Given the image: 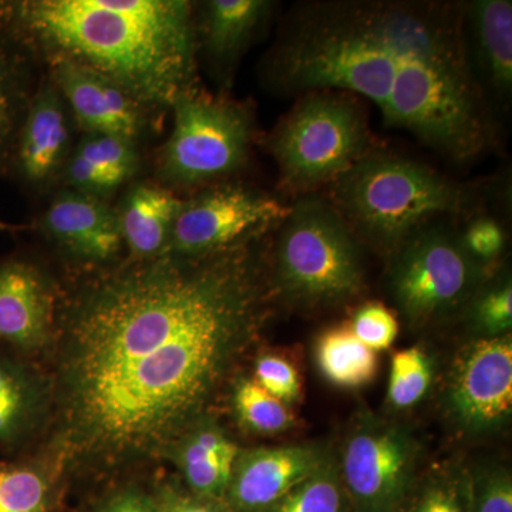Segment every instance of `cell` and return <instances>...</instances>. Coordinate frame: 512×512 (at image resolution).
Returning <instances> with one entry per match:
<instances>
[{
    "label": "cell",
    "mask_w": 512,
    "mask_h": 512,
    "mask_svg": "<svg viewBox=\"0 0 512 512\" xmlns=\"http://www.w3.org/2000/svg\"><path fill=\"white\" fill-rule=\"evenodd\" d=\"M249 244L131 259L76 293L56 369L67 456L100 468L163 456L211 416L266 318Z\"/></svg>",
    "instance_id": "cell-1"
},
{
    "label": "cell",
    "mask_w": 512,
    "mask_h": 512,
    "mask_svg": "<svg viewBox=\"0 0 512 512\" xmlns=\"http://www.w3.org/2000/svg\"><path fill=\"white\" fill-rule=\"evenodd\" d=\"M460 6L332 2L303 6L266 62L285 94H356L390 116L412 93L421 63L456 26Z\"/></svg>",
    "instance_id": "cell-2"
},
{
    "label": "cell",
    "mask_w": 512,
    "mask_h": 512,
    "mask_svg": "<svg viewBox=\"0 0 512 512\" xmlns=\"http://www.w3.org/2000/svg\"><path fill=\"white\" fill-rule=\"evenodd\" d=\"M5 10L52 62L87 67L137 103L170 106L194 89L197 39L184 0H25Z\"/></svg>",
    "instance_id": "cell-3"
},
{
    "label": "cell",
    "mask_w": 512,
    "mask_h": 512,
    "mask_svg": "<svg viewBox=\"0 0 512 512\" xmlns=\"http://www.w3.org/2000/svg\"><path fill=\"white\" fill-rule=\"evenodd\" d=\"M332 197L356 237L389 255L417 229L467 204L460 185L427 165L376 151L333 181Z\"/></svg>",
    "instance_id": "cell-4"
},
{
    "label": "cell",
    "mask_w": 512,
    "mask_h": 512,
    "mask_svg": "<svg viewBox=\"0 0 512 512\" xmlns=\"http://www.w3.org/2000/svg\"><path fill=\"white\" fill-rule=\"evenodd\" d=\"M272 282L299 308H330L362 295L359 238L332 202L305 194L289 207L275 245Z\"/></svg>",
    "instance_id": "cell-5"
},
{
    "label": "cell",
    "mask_w": 512,
    "mask_h": 512,
    "mask_svg": "<svg viewBox=\"0 0 512 512\" xmlns=\"http://www.w3.org/2000/svg\"><path fill=\"white\" fill-rule=\"evenodd\" d=\"M272 134L271 147L286 190L309 194L332 184L370 151L365 116L348 94H302Z\"/></svg>",
    "instance_id": "cell-6"
},
{
    "label": "cell",
    "mask_w": 512,
    "mask_h": 512,
    "mask_svg": "<svg viewBox=\"0 0 512 512\" xmlns=\"http://www.w3.org/2000/svg\"><path fill=\"white\" fill-rule=\"evenodd\" d=\"M485 269L461 235L427 224L390 255L387 289L403 319L423 329L464 308L484 284Z\"/></svg>",
    "instance_id": "cell-7"
},
{
    "label": "cell",
    "mask_w": 512,
    "mask_h": 512,
    "mask_svg": "<svg viewBox=\"0 0 512 512\" xmlns=\"http://www.w3.org/2000/svg\"><path fill=\"white\" fill-rule=\"evenodd\" d=\"M174 127L161 151L165 183L188 187L235 173L247 161L254 124L241 104L191 89L175 97Z\"/></svg>",
    "instance_id": "cell-8"
},
{
    "label": "cell",
    "mask_w": 512,
    "mask_h": 512,
    "mask_svg": "<svg viewBox=\"0 0 512 512\" xmlns=\"http://www.w3.org/2000/svg\"><path fill=\"white\" fill-rule=\"evenodd\" d=\"M423 446L400 421L363 409L355 414L338 456L353 512H399L420 473Z\"/></svg>",
    "instance_id": "cell-9"
},
{
    "label": "cell",
    "mask_w": 512,
    "mask_h": 512,
    "mask_svg": "<svg viewBox=\"0 0 512 512\" xmlns=\"http://www.w3.org/2000/svg\"><path fill=\"white\" fill-rule=\"evenodd\" d=\"M444 416L463 439L494 436L512 417V339L473 338L448 366L441 392Z\"/></svg>",
    "instance_id": "cell-10"
},
{
    "label": "cell",
    "mask_w": 512,
    "mask_h": 512,
    "mask_svg": "<svg viewBox=\"0 0 512 512\" xmlns=\"http://www.w3.org/2000/svg\"><path fill=\"white\" fill-rule=\"evenodd\" d=\"M288 212L289 207L264 192L220 185L183 201L167 252L200 256L249 244L272 225L281 224Z\"/></svg>",
    "instance_id": "cell-11"
},
{
    "label": "cell",
    "mask_w": 512,
    "mask_h": 512,
    "mask_svg": "<svg viewBox=\"0 0 512 512\" xmlns=\"http://www.w3.org/2000/svg\"><path fill=\"white\" fill-rule=\"evenodd\" d=\"M332 453L323 443L241 448L224 503L234 512H262L312 476Z\"/></svg>",
    "instance_id": "cell-12"
},
{
    "label": "cell",
    "mask_w": 512,
    "mask_h": 512,
    "mask_svg": "<svg viewBox=\"0 0 512 512\" xmlns=\"http://www.w3.org/2000/svg\"><path fill=\"white\" fill-rule=\"evenodd\" d=\"M52 82L87 134L134 141L144 126L141 104L107 77L66 60H53Z\"/></svg>",
    "instance_id": "cell-13"
},
{
    "label": "cell",
    "mask_w": 512,
    "mask_h": 512,
    "mask_svg": "<svg viewBox=\"0 0 512 512\" xmlns=\"http://www.w3.org/2000/svg\"><path fill=\"white\" fill-rule=\"evenodd\" d=\"M43 228L64 251L94 264L110 262L123 247L117 212L99 197L79 191L57 195L43 217Z\"/></svg>",
    "instance_id": "cell-14"
},
{
    "label": "cell",
    "mask_w": 512,
    "mask_h": 512,
    "mask_svg": "<svg viewBox=\"0 0 512 512\" xmlns=\"http://www.w3.org/2000/svg\"><path fill=\"white\" fill-rule=\"evenodd\" d=\"M66 101L50 80L30 100L16 140V164L26 183L45 185L69 160Z\"/></svg>",
    "instance_id": "cell-15"
},
{
    "label": "cell",
    "mask_w": 512,
    "mask_h": 512,
    "mask_svg": "<svg viewBox=\"0 0 512 512\" xmlns=\"http://www.w3.org/2000/svg\"><path fill=\"white\" fill-rule=\"evenodd\" d=\"M52 326L45 278L26 262L0 264V339L23 350L42 348Z\"/></svg>",
    "instance_id": "cell-16"
},
{
    "label": "cell",
    "mask_w": 512,
    "mask_h": 512,
    "mask_svg": "<svg viewBox=\"0 0 512 512\" xmlns=\"http://www.w3.org/2000/svg\"><path fill=\"white\" fill-rule=\"evenodd\" d=\"M239 450L227 431L208 416L178 441L171 454L183 473L185 488L200 497L224 501Z\"/></svg>",
    "instance_id": "cell-17"
},
{
    "label": "cell",
    "mask_w": 512,
    "mask_h": 512,
    "mask_svg": "<svg viewBox=\"0 0 512 512\" xmlns=\"http://www.w3.org/2000/svg\"><path fill=\"white\" fill-rule=\"evenodd\" d=\"M181 205L183 201L173 192L156 185L138 184L128 192L117 218L131 259L156 258L167 252Z\"/></svg>",
    "instance_id": "cell-18"
},
{
    "label": "cell",
    "mask_w": 512,
    "mask_h": 512,
    "mask_svg": "<svg viewBox=\"0 0 512 512\" xmlns=\"http://www.w3.org/2000/svg\"><path fill=\"white\" fill-rule=\"evenodd\" d=\"M463 10L481 73L495 92L507 96L512 87V3L477 0Z\"/></svg>",
    "instance_id": "cell-19"
},
{
    "label": "cell",
    "mask_w": 512,
    "mask_h": 512,
    "mask_svg": "<svg viewBox=\"0 0 512 512\" xmlns=\"http://www.w3.org/2000/svg\"><path fill=\"white\" fill-rule=\"evenodd\" d=\"M266 0H211L202 19V45L218 62H231L254 39L271 16Z\"/></svg>",
    "instance_id": "cell-20"
},
{
    "label": "cell",
    "mask_w": 512,
    "mask_h": 512,
    "mask_svg": "<svg viewBox=\"0 0 512 512\" xmlns=\"http://www.w3.org/2000/svg\"><path fill=\"white\" fill-rule=\"evenodd\" d=\"M313 359L326 382L345 390L372 383L379 369L376 352L356 338L349 322L329 326L316 336Z\"/></svg>",
    "instance_id": "cell-21"
},
{
    "label": "cell",
    "mask_w": 512,
    "mask_h": 512,
    "mask_svg": "<svg viewBox=\"0 0 512 512\" xmlns=\"http://www.w3.org/2000/svg\"><path fill=\"white\" fill-rule=\"evenodd\" d=\"M399 512H473L468 464L448 460L420 471Z\"/></svg>",
    "instance_id": "cell-22"
},
{
    "label": "cell",
    "mask_w": 512,
    "mask_h": 512,
    "mask_svg": "<svg viewBox=\"0 0 512 512\" xmlns=\"http://www.w3.org/2000/svg\"><path fill=\"white\" fill-rule=\"evenodd\" d=\"M231 406L244 429L262 436L286 433L298 423L292 406L266 392L252 377L235 380Z\"/></svg>",
    "instance_id": "cell-23"
},
{
    "label": "cell",
    "mask_w": 512,
    "mask_h": 512,
    "mask_svg": "<svg viewBox=\"0 0 512 512\" xmlns=\"http://www.w3.org/2000/svg\"><path fill=\"white\" fill-rule=\"evenodd\" d=\"M262 512H353L340 478L335 451L312 476Z\"/></svg>",
    "instance_id": "cell-24"
},
{
    "label": "cell",
    "mask_w": 512,
    "mask_h": 512,
    "mask_svg": "<svg viewBox=\"0 0 512 512\" xmlns=\"http://www.w3.org/2000/svg\"><path fill=\"white\" fill-rule=\"evenodd\" d=\"M434 382V363L420 346L397 350L390 360L386 402L393 412L413 409L429 394Z\"/></svg>",
    "instance_id": "cell-25"
},
{
    "label": "cell",
    "mask_w": 512,
    "mask_h": 512,
    "mask_svg": "<svg viewBox=\"0 0 512 512\" xmlns=\"http://www.w3.org/2000/svg\"><path fill=\"white\" fill-rule=\"evenodd\" d=\"M29 103L22 62L0 39V164L18 140Z\"/></svg>",
    "instance_id": "cell-26"
},
{
    "label": "cell",
    "mask_w": 512,
    "mask_h": 512,
    "mask_svg": "<svg viewBox=\"0 0 512 512\" xmlns=\"http://www.w3.org/2000/svg\"><path fill=\"white\" fill-rule=\"evenodd\" d=\"M466 322L473 338L511 335L512 282L508 275L487 281L464 306Z\"/></svg>",
    "instance_id": "cell-27"
},
{
    "label": "cell",
    "mask_w": 512,
    "mask_h": 512,
    "mask_svg": "<svg viewBox=\"0 0 512 512\" xmlns=\"http://www.w3.org/2000/svg\"><path fill=\"white\" fill-rule=\"evenodd\" d=\"M35 409L36 393L28 376L0 359V446H10L26 433Z\"/></svg>",
    "instance_id": "cell-28"
},
{
    "label": "cell",
    "mask_w": 512,
    "mask_h": 512,
    "mask_svg": "<svg viewBox=\"0 0 512 512\" xmlns=\"http://www.w3.org/2000/svg\"><path fill=\"white\" fill-rule=\"evenodd\" d=\"M50 485L29 466L0 463V512H49Z\"/></svg>",
    "instance_id": "cell-29"
},
{
    "label": "cell",
    "mask_w": 512,
    "mask_h": 512,
    "mask_svg": "<svg viewBox=\"0 0 512 512\" xmlns=\"http://www.w3.org/2000/svg\"><path fill=\"white\" fill-rule=\"evenodd\" d=\"M473 512H512V474L495 460L468 466Z\"/></svg>",
    "instance_id": "cell-30"
},
{
    "label": "cell",
    "mask_w": 512,
    "mask_h": 512,
    "mask_svg": "<svg viewBox=\"0 0 512 512\" xmlns=\"http://www.w3.org/2000/svg\"><path fill=\"white\" fill-rule=\"evenodd\" d=\"M76 153L90 161L94 167L119 178L128 180L137 168V153L133 141L109 134H87L80 141Z\"/></svg>",
    "instance_id": "cell-31"
},
{
    "label": "cell",
    "mask_w": 512,
    "mask_h": 512,
    "mask_svg": "<svg viewBox=\"0 0 512 512\" xmlns=\"http://www.w3.org/2000/svg\"><path fill=\"white\" fill-rule=\"evenodd\" d=\"M349 325L356 338L373 352L389 349L399 336V320L382 302L359 306Z\"/></svg>",
    "instance_id": "cell-32"
},
{
    "label": "cell",
    "mask_w": 512,
    "mask_h": 512,
    "mask_svg": "<svg viewBox=\"0 0 512 512\" xmlns=\"http://www.w3.org/2000/svg\"><path fill=\"white\" fill-rule=\"evenodd\" d=\"M255 380L262 389L278 397L282 402L298 403L302 396V379L291 360L276 353H264L256 359Z\"/></svg>",
    "instance_id": "cell-33"
},
{
    "label": "cell",
    "mask_w": 512,
    "mask_h": 512,
    "mask_svg": "<svg viewBox=\"0 0 512 512\" xmlns=\"http://www.w3.org/2000/svg\"><path fill=\"white\" fill-rule=\"evenodd\" d=\"M464 248L468 254L487 268L494 264L504 251L505 235L503 228L491 218H477L468 225L466 232L461 235Z\"/></svg>",
    "instance_id": "cell-34"
},
{
    "label": "cell",
    "mask_w": 512,
    "mask_h": 512,
    "mask_svg": "<svg viewBox=\"0 0 512 512\" xmlns=\"http://www.w3.org/2000/svg\"><path fill=\"white\" fill-rule=\"evenodd\" d=\"M64 167H66L67 181L72 185L74 191L93 195V197L107 194V192L113 191L114 188L123 184L114 175L94 167L90 161H87L86 158L80 156L76 151L67 160Z\"/></svg>",
    "instance_id": "cell-35"
},
{
    "label": "cell",
    "mask_w": 512,
    "mask_h": 512,
    "mask_svg": "<svg viewBox=\"0 0 512 512\" xmlns=\"http://www.w3.org/2000/svg\"><path fill=\"white\" fill-rule=\"evenodd\" d=\"M154 498L158 512H234L222 500L200 497L175 483L161 485Z\"/></svg>",
    "instance_id": "cell-36"
},
{
    "label": "cell",
    "mask_w": 512,
    "mask_h": 512,
    "mask_svg": "<svg viewBox=\"0 0 512 512\" xmlns=\"http://www.w3.org/2000/svg\"><path fill=\"white\" fill-rule=\"evenodd\" d=\"M97 512H158L156 498L130 487L111 494Z\"/></svg>",
    "instance_id": "cell-37"
},
{
    "label": "cell",
    "mask_w": 512,
    "mask_h": 512,
    "mask_svg": "<svg viewBox=\"0 0 512 512\" xmlns=\"http://www.w3.org/2000/svg\"><path fill=\"white\" fill-rule=\"evenodd\" d=\"M5 229H10V225L6 224V222H3L0 220V231H5Z\"/></svg>",
    "instance_id": "cell-38"
}]
</instances>
